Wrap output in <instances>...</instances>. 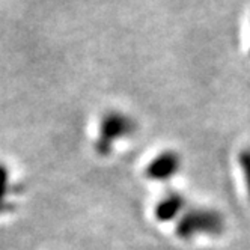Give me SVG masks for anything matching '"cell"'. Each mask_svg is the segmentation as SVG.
<instances>
[{"label":"cell","instance_id":"obj_1","mask_svg":"<svg viewBox=\"0 0 250 250\" xmlns=\"http://www.w3.org/2000/svg\"><path fill=\"white\" fill-rule=\"evenodd\" d=\"M225 228L223 217L212 209H193L176 226V234L184 240L194 235H219Z\"/></svg>","mask_w":250,"mask_h":250},{"label":"cell","instance_id":"obj_2","mask_svg":"<svg viewBox=\"0 0 250 250\" xmlns=\"http://www.w3.org/2000/svg\"><path fill=\"white\" fill-rule=\"evenodd\" d=\"M101 124L103 125H101V137L98 140V149L103 152L109 151V146L112 145V142L115 139L128 134L131 130V121L122 113H116V112L105 115Z\"/></svg>","mask_w":250,"mask_h":250},{"label":"cell","instance_id":"obj_3","mask_svg":"<svg viewBox=\"0 0 250 250\" xmlns=\"http://www.w3.org/2000/svg\"><path fill=\"white\" fill-rule=\"evenodd\" d=\"M180 157L175 152H163L154 158L152 163L148 166V176H151L152 180H167L180 169Z\"/></svg>","mask_w":250,"mask_h":250},{"label":"cell","instance_id":"obj_4","mask_svg":"<svg viewBox=\"0 0 250 250\" xmlns=\"http://www.w3.org/2000/svg\"><path fill=\"white\" fill-rule=\"evenodd\" d=\"M183 207H184V199L181 198V194L172 193V194H169L167 198H165L162 202L158 204V207H157V217L162 222L170 220V219H173L176 214L183 209Z\"/></svg>","mask_w":250,"mask_h":250},{"label":"cell","instance_id":"obj_5","mask_svg":"<svg viewBox=\"0 0 250 250\" xmlns=\"http://www.w3.org/2000/svg\"><path fill=\"white\" fill-rule=\"evenodd\" d=\"M238 162L244 175V181H246V187L249 191V198H250V149H244L241 151L240 157H238Z\"/></svg>","mask_w":250,"mask_h":250},{"label":"cell","instance_id":"obj_6","mask_svg":"<svg viewBox=\"0 0 250 250\" xmlns=\"http://www.w3.org/2000/svg\"><path fill=\"white\" fill-rule=\"evenodd\" d=\"M6 188H8V173L3 166H0V207L3 205Z\"/></svg>","mask_w":250,"mask_h":250}]
</instances>
